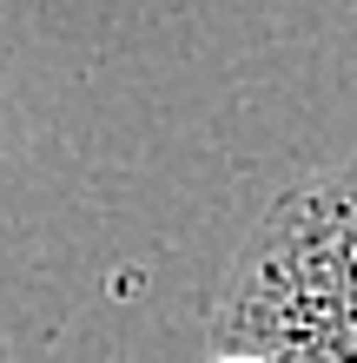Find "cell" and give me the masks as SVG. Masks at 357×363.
<instances>
[{"label": "cell", "mask_w": 357, "mask_h": 363, "mask_svg": "<svg viewBox=\"0 0 357 363\" xmlns=\"http://www.w3.org/2000/svg\"><path fill=\"white\" fill-rule=\"evenodd\" d=\"M225 291L357 324V159L285 191L245 238Z\"/></svg>", "instance_id": "obj_1"}, {"label": "cell", "mask_w": 357, "mask_h": 363, "mask_svg": "<svg viewBox=\"0 0 357 363\" xmlns=\"http://www.w3.org/2000/svg\"><path fill=\"white\" fill-rule=\"evenodd\" d=\"M212 363H265V357H245V350H212Z\"/></svg>", "instance_id": "obj_3"}, {"label": "cell", "mask_w": 357, "mask_h": 363, "mask_svg": "<svg viewBox=\"0 0 357 363\" xmlns=\"http://www.w3.org/2000/svg\"><path fill=\"white\" fill-rule=\"evenodd\" d=\"M212 344L245 350L265 363H357V324L324 311H291V304H258V297H219L212 311Z\"/></svg>", "instance_id": "obj_2"}]
</instances>
